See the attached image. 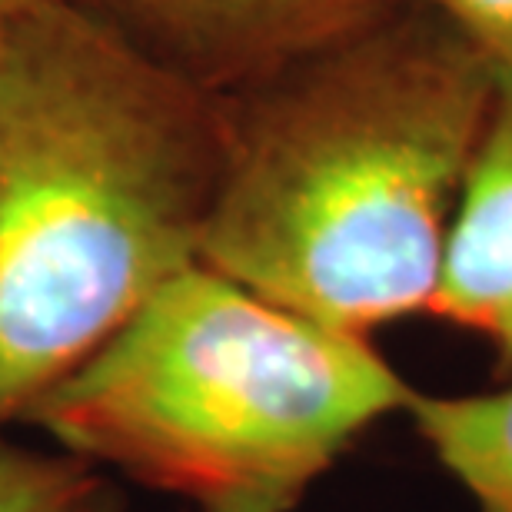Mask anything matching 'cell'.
I'll use <instances>...</instances> for the list:
<instances>
[{
  "label": "cell",
  "mask_w": 512,
  "mask_h": 512,
  "mask_svg": "<svg viewBox=\"0 0 512 512\" xmlns=\"http://www.w3.org/2000/svg\"><path fill=\"white\" fill-rule=\"evenodd\" d=\"M409 386L340 333L190 266L20 423L200 512H296Z\"/></svg>",
  "instance_id": "obj_3"
},
{
  "label": "cell",
  "mask_w": 512,
  "mask_h": 512,
  "mask_svg": "<svg viewBox=\"0 0 512 512\" xmlns=\"http://www.w3.org/2000/svg\"><path fill=\"white\" fill-rule=\"evenodd\" d=\"M403 413L479 512H512V380L459 396L416 389Z\"/></svg>",
  "instance_id": "obj_6"
},
{
  "label": "cell",
  "mask_w": 512,
  "mask_h": 512,
  "mask_svg": "<svg viewBox=\"0 0 512 512\" xmlns=\"http://www.w3.org/2000/svg\"><path fill=\"white\" fill-rule=\"evenodd\" d=\"M419 4L449 20L496 67H512V0H419Z\"/></svg>",
  "instance_id": "obj_8"
},
{
  "label": "cell",
  "mask_w": 512,
  "mask_h": 512,
  "mask_svg": "<svg viewBox=\"0 0 512 512\" xmlns=\"http://www.w3.org/2000/svg\"><path fill=\"white\" fill-rule=\"evenodd\" d=\"M213 97H237L409 0H77Z\"/></svg>",
  "instance_id": "obj_4"
},
{
  "label": "cell",
  "mask_w": 512,
  "mask_h": 512,
  "mask_svg": "<svg viewBox=\"0 0 512 512\" xmlns=\"http://www.w3.org/2000/svg\"><path fill=\"white\" fill-rule=\"evenodd\" d=\"M496 64L419 0L223 97L200 266L340 333L429 313Z\"/></svg>",
  "instance_id": "obj_1"
},
{
  "label": "cell",
  "mask_w": 512,
  "mask_h": 512,
  "mask_svg": "<svg viewBox=\"0 0 512 512\" xmlns=\"http://www.w3.org/2000/svg\"><path fill=\"white\" fill-rule=\"evenodd\" d=\"M30 4H40V0H0V14H7V10L30 7Z\"/></svg>",
  "instance_id": "obj_9"
},
{
  "label": "cell",
  "mask_w": 512,
  "mask_h": 512,
  "mask_svg": "<svg viewBox=\"0 0 512 512\" xmlns=\"http://www.w3.org/2000/svg\"><path fill=\"white\" fill-rule=\"evenodd\" d=\"M227 107L77 0L0 14V439L200 263Z\"/></svg>",
  "instance_id": "obj_2"
},
{
  "label": "cell",
  "mask_w": 512,
  "mask_h": 512,
  "mask_svg": "<svg viewBox=\"0 0 512 512\" xmlns=\"http://www.w3.org/2000/svg\"><path fill=\"white\" fill-rule=\"evenodd\" d=\"M0 512H120V493L84 459L0 439Z\"/></svg>",
  "instance_id": "obj_7"
},
{
  "label": "cell",
  "mask_w": 512,
  "mask_h": 512,
  "mask_svg": "<svg viewBox=\"0 0 512 512\" xmlns=\"http://www.w3.org/2000/svg\"><path fill=\"white\" fill-rule=\"evenodd\" d=\"M429 316L476 333L512 376V67H496L493 104L459 187Z\"/></svg>",
  "instance_id": "obj_5"
}]
</instances>
